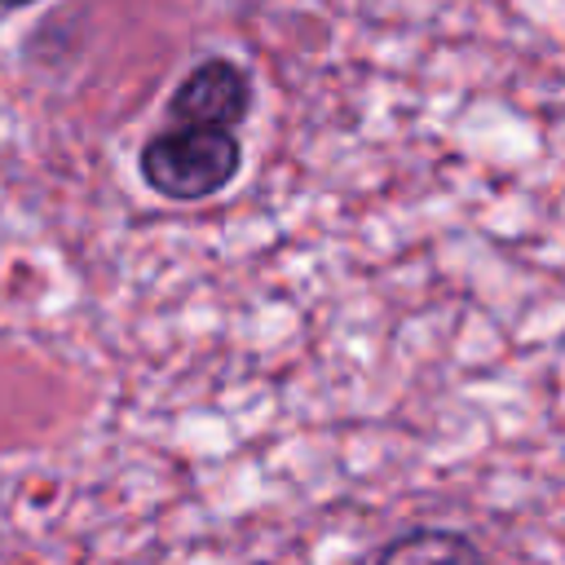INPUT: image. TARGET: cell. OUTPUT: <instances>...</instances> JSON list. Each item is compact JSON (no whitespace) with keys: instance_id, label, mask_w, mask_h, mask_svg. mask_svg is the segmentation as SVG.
<instances>
[{"instance_id":"cell-1","label":"cell","mask_w":565,"mask_h":565,"mask_svg":"<svg viewBox=\"0 0 565 565\" xmlns=\"http://www.w3.org/2000/svg\"><path fill=\"white\" fill-rule=\"evenodd\" d=\"M141 181L172 203H203L221 194L243 168V141L234 128L163 124L137 154Z\"/></svg>"},{"instance_id":"cell-2","label":"cell","mask_w":565,"mask_h":565,"mask_svg":"<svg viewBox=\"0 0 565 565\" xmlns=\"http://www.w3.org/2000/svg\"><path fill=\"white\" fill-rule=\"evenodd\" d=\"M252 110V79L230 57L199 62L168 97V124H203V128H238Z\"/></svg>"},{"instance_id":"cell-3","label":"cell","mask_w":565,"mask_h":565,"mask_svg":"<svg viewBox=\"0 0 565 565\" xmlns=\"http://www.w3.org/2000/svg\"><path fill=\"white\" fill-rule=\"evenodd\" d=\"M371 565H486L481 547L459 534V530H446V525H415L397 539H388Z\"/></svg>"},{"instance_id":"cell-4","label":"cell","mask_w":565,"mask_h":565,"mask_svg":"<svg viewBox=\"0 0 565 565\" xmlns=\"http://www.w3.org/2000/svg\"><path fill=\"white\" fill-rule=\"evenodd\" d=\"M18 4H31V0H0V9H18Z\"/></svg>"}]
</instances>
